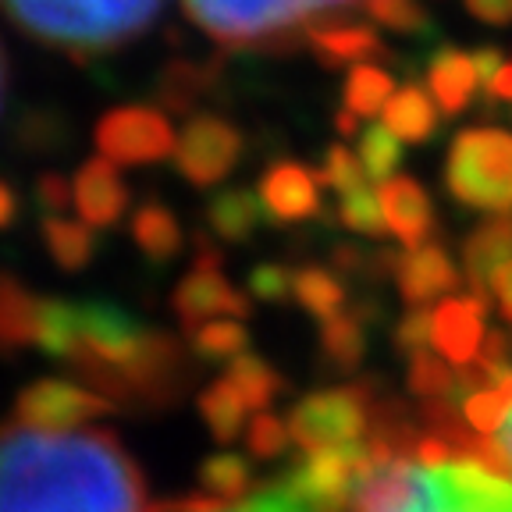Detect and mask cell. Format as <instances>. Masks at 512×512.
I'll return each mask as SVG.
<instances>
[{
    "instance_id": "8d00e7d4",
    "label": "cell",
    "mask_w": 512,
    "mask_h": 512,
    "mask_svg": "<svg viewBox=\"0 0 512 512\" xmlns=\"http://www.w3.org/2000/svg\"><path fill=\"white\" fill-rule=\"evenodd\" d=\"M360 164L367 168L370 182H388L402 164V143L384 125H370L360 136Z\"/></svg>"
},
{
    "instance_id": "d6986e66",
    "label": "cell",
    "mask_w": 512,
    "mask_h": 512,
    "mask_svg": "<svg viewBox=\"0 0 512 512\" xmlns=\"http://www.w3.org/2000/svg\"><path fill=\"white\" fill-rule=\"evenodd\" d=\"M427 89L445 118H459L480 89V72L473 54L459 47H438L427 57Z\"/></svg>"
},
{
    "instance_id": "ba28073f",
    "label": "cell",
    "mask_w": 512,
    "mask_h": 512,
    "mask_svg": "<svg viewBox=\"0 0 512 512\" xmlns=\"http://www.w3.org/2000/svg\"><path fill=\"white\" fill-rule=\"evenodd\" d=\"M178 320L189 328H200L207 320H242L249 317V296L221 274V253L210 242V235H196V264L178 281L171 296Z\"/></svg>"
},
{
    "instance_id": "9a60e30c",
    "label": "cell",
    "mask_w": 512,
    "mask_h": 512,
    "mask_svg": "<svg viewBox=\"0 0 512 512\" xmlns=\"http://www.w3.org/2000/svg\"><path fill=\"white\" fill-rule=\"evenodd\" d=\"M395 285L409 306H431L434 299H448V292H456L459 271L452 264V256L445 253V246L427 242V246L399 253Z\"/></svg>"
},
{
    "instance_id": "ab89813d",
    "label": "cell",
    "mask_w": 512,
    "mask_h": 512,
    "mask_svg": "<svg viewBox=\"0 0 512 512\" xmlns=\"http://www.w3.org/2000/svg\"><path fill=\"white\" fill-rule=\"evenodd\" d=\"M232 512H313L310 502L296 491V484L288 477H278L267 491H260L256 498H249L246 505Z\"/></svg>"
},
{
    "instance_id": "d590c367",
    "label": "cell",
    "mask_w": 512,
    "mask_h": 512,
    "mask_svg": "<svg viewBox=\"0 0 512 512\" xmlns=\"http://www.w3.org/2000/svg\"><path fill=\"white\" fill-rule=\"evenodd\" d=\"M317 178H320V185H328V189L335 192L338 200L349 196V192L370 189V178H367V168L360 164V153H352L349 146H342V143H335L324 153Z\"/></svg>"
},
{
    "instance_id": "d4e9b609",
    "label": "cell",
    "mask_w": 512,
    "mask_h": 512,
    "mask_svg": "<svg viewBox=\"0 0 512 512\" xmlns=\"http://www.w3.org/2000/svg\"><path fill=\"white\" fill-rule=\"evenodd\" d=\"M132 239L153 264H171L182 253V228L164 203L150 200L132 214Z\"/></svg>"
},
{
    "instance_id": "60d3db41",
    "label": "cell",
    "mask_w": 512,
    "mask_h": 512,
    "mask_svg": "<svg viewBox=\"0 0 512 512\" xmlns=\"http://www.w3.org/2000/svg\"><path fill=\"white\" fill-rule=\"evenodd\" d=\"M292 278L296 271H288L285 264H256L249 271V292L264 303H285L292 296Z\"/></svg>"
},
{
    "instance_id": "4dcf8cb0",
    "label": "cell",
    "mask_w": 512,
    "mask_h": 512,
    "mask_svg": "<svg viewBox=\"0 0 512 512\" xmlns=\"http://www.w3.org/2000/svg\"><path fill=\"white\" fill-rule=\"evenodd\" d=\"M253 488V470L242 456H232V452H217V456L203 459L200 466V491L217 502L232 505L239 498L249 495Z\"/></svg>"
},
{
    "instance_id": "3957f363",
    "label": "cell",
    "mask_w": 512,
    "mask_h": 512,
    "mask_svg": "<svg viewBox=\"0 0 512 512\" xmlns=\"http://www.w3.org/2000/svg\"><path fill=\"white\" fill-rule=\"evenodd\" d=\"M352 512H512V480L477 459H388L363 473Z\"/></svg>"
},
{
    "instance_id": "e575fe53",
    "label": "cell",
    "mask_w": 512,
    "mask_h": 512,
    "mask_svg": "<svg viewBox=\"0 0 512 512\" xmlns=\"http://www.w3.org/2000/svg\"><path fill=\"white\" fill-rule=\"evenodd\" d=\"M360 8L374 25L399 32V36H431L434 32L431 15L416 0H363Z\"/></svg>"
},
{
    "instance_id": "2e32d148",
    "label": "cell",
    "mask_w": 512,
    "mask_h": 512,
    "mask_svg": "<svg viewBox=\"0 0 512 512\" xmlns=\"http://www.w3.org/2000/svg\"><path fill=\"white\" fill-rule=\"evenodd\" d=\"M75 210L93 232H104L121 221V214L128 210V185L121 182L118 164H111L107 157L82 164L75 175Z\"/></svg>"
},
{
    "instance_id": "74e56055",
    "label": "cell",
    "mask_w": 512,
    "mask_h": 512,
    "mask_svg": "<svg viewBox=\"0 0 512 512\" xmlns=\"http://www.w3.org/2000/svg\"><path fill=\"white\" fill-rule=\"evenodd\" d=\"M338 221L356 235H377L388 232V224H384V214H381V200H377L374 189H360V192H349L338 200Z\"/></svg>"
},
{
    "instance_id": "c3c4849f",
    "label": "cell",
    "mask_w": 512,
    "mask_h": 512,
    "mask_svg": "<svg viewBox=\"0 0 512 512\" xmlns=\"http://www.w3.org/2000/svg\"><path fill=\"white\" fill-rule=\"evenodd\" d=\"M498 448H502V456H505V463H509V477H512V416H509V424L498 431Z\"/></svg>"
},
{
    "instance_id": "ac0fdd59",
    "label": "cell",
    "mask_w": 512,
    "mask_h": 512,
    "mask_svg": "<svg viewBox=\"0 0 512 512\" xmlns=\"http://www.w3.org/2000/svg\"><path fill=\"white\" fill-rule=\"evenodd\" d=\"M306 47L313 50L324 68H342V64H367V57H388V47L381 43L370 25L342 22V18H324L306 32Z\"/></svg>"
},
{
    "instance_id": "7dc6e473",
    "label": "cell",
    "mask_w": 512,
    "mask_h": 512,
    "mask_svg": "<svg viewBox=\"0 0 512 512\" xmlns=\"http://www.w3.org/2000/svg\"><path fill=\"white\" fill-rule=\"evenodd\" d=\"M18 217V192L8 182H0V228H11Z\"/></svg>"
},
{
    "instance_id": "e0dca14e",
    "label": "cell",
    "mask_w": 512,
    "mask_h": 512,
    "mask_svg": "<svg viewBox=\"0 0 512 512\" xmlns=\"http://www.w3.org/2000/svg\"><path fill=\"white\" fill-rule=\"evenodd\" d=\"M512 260V214H491L463 242V274L470 296L488 299L495 274Z\"/></svg>"
},
{
    "instance_id": "484cf974",
    "label": "cell",
    "mask_w": 512,
    "mask_h": 512,
    "mask_svg": "<svg viewBox=\"0 0 512 512\" xmlns=\"http://www.w3.org/2000/svg\"><path fill=\"white\" fill-rule=\"evenodd\" d=\"M466 427H470L477 438H498L512 416V370L495 381L480 384L477 392L466 395V402L459 406Z\"/></svg>"
},
{
    "instance_id": "5b68a950",
    "label": "cell",
    "mask_w": 512,
    "mask_h": 512,
    "mask_svg": "<svg viewBox=\"0 0 512 512\" xmlns=\"http://www.w3.org/2000/svg\"><path fill=\"white\" fill-rule=\"evenodd\" d=\"M352 4L363 0H182L185 15L224 50H292Z\"/></svg>"
},
{
    "instance_id": "52a82bcc",
    "label": "cell",
    "mask_w": 512,
    "mask_h": 512,
    "mask_svg": "<svg viewBox=\"0 0 512 512\" xmlns=\"http://www.w3.org/2000/svg\"><path fill=\"white\" fill-rule=\"evenodd\" d=\"M381 409L384 402L370 395V384H349V388H324L299 399L285 424L292 445H299L303 452L356 448L370 441Z\"/></svg>"
},
{
    "instance_id": "9c48e42d",
    "label": "cell",
    "mask_w": 512,
    "mask_h": 512,
    "mask_svg": "<svg viewBox=\"0 0 512 512\" xmlns=\"http://www.w3.org/2000/svg\"><path fill=\"white\" fill-rule=\"evenodd\" d=\"M175 128L157 107H114L100 118L96 125V146H100V157H107L111 164H125V168H136V164H157V160L171 157L175 153Z\"/></svg>"
},
{
    "instance_id": "7402d4cb",
    "label": "cell",
    "mask_w": 512,
    "mask_h": 512,
    "mask_svg": "<svg viewBox=\"0 0 512 512\" xmlns=\"http://www.w3.org/2000/svg\"><path fill=\"white\" fill-rule=\"evenodd\" d=\"M367 306L342 310L331 320H320V356L331 370H356L367 352Z\"/></svg>"
},
{
    "instance_id": "30bf717a",
    "label": "cell",
    "mask_w": 512,
    "mask_h": 512,
    "mask_svg": "<svg viewBox=\"0 0 512 512\" xmlns=\"http://www.w3.org/2000/svg\"><path fill=\"white\" fill-rule=\"evenodd\" d=\"M242 150H246V139H242V132L228 118L192 114L182 132H178L175 164L189 185L210 189V185L224 182V178L232 175Z\"/></svg>"
},
{
    "instance_id": "8fae6325",
    "label": "cell",
    "mask_w": 512,
    "mask_h": 512,
    "mask_svg": "<svg viewBox=\"0 0 512 512\" xmlns=\"http://www.w3.org/2000/svg\"><path fill=\"white\" fill-rule=\"evenodd\" d=\"M114 409H118L114 402L96 395L86 384L43 377V381L22 388L15 402V420L29 427H47V431H72V427H86L89 420L114 413Z\"/></svg>"
},
{
    "instance_id": "f35d334b",
    "label": "cell",
    "mask_w": 512,
    "mask_h": 512,
    "mask_svg": "<svg viewBox=\"0 0 512 512\" xmlns=\"http://www.w3.org/2000/svg\"><path fill=\"white\" fill-rule=\"evenodd\" d=\"M292 445V434H288V424L278 420L271 413H256L246 427V448L253 459H278L285 448Z\"/></svg>"
},
{
    "instance_id": "cb8c5ba5",
    "label": "cell",
    "mask_w": 512,
    "mask_h": 512,
    "mask_svg": "<svg viewBox=\"0 0 512 512\" xmlns=\"http://www.w3.org/2000/svg\"><path fill=\"white\" fill-rule=\"evenodd\" d=\"M409 392L424 406H463V370L431 352H416L409 356Z\"/></svg>"
},
{
    "instance_id": "f6af8a7d",
    "label": "cell",
    "mask_w": 512,
    "mask_h": 512,
    "mask_svg": "<svg viewBox=\"0 0 512 512\" xmlns=\"http://www.w3.org/2000/svg\"><path fill=\"white\" fill-rule=\"evenodd\" d=\"M484 100L488 104H512V61L505 57L502 68L484 82Z\"/></svg>"
},
{
    "instance_id": "277c9868",
    "label": "cell",
    "mask_w": 512,
    "mask_h": 512,
    "mask_svg": "<svg viewBox=\"0 0 512 512\" xmlns=\"http://www.w3.org/2000/svg\"><path fill=\"white\" fill-rule=\"evenodd\" d=\"M25 36L86 64L139 40L164 0H0Z\"/></svg>"
},
{
    "instance_id": "4fadbf2b",
    "label": "cell",
    "mask_w": 512,
    "mask_h": 512,
    "mask_svg": "<svg viewBox=\"0 0 512 512\" xmlns=\"http://www.w3.org/2000/svg\"><path fill=\"white\" fill-rule=\"evenodd\" d=\"M256 196L271 224H299L320 214V178L299 160H274L260 178Z\"/></svg>"
},
{
    "instance_id": "ffe728a7",
    "label": "cell",
    "mask_w": 512,
    "mask_h": 512,
    "mask_svg": "<svg viewBox=\"0 0 512 512\" xmlns=\"http://www.w3.org/2000/svg\"><path fill=\"white\" fill-rule=\"evenodd\" d=\"M43 299L32 296L15 274L0 271V356L36 349Z\"/></svg>"
},
{
    "instance_id": "b9f144b4",
    "label": "cell",
    "mask_w": 512,
    "mask_h": 512,
    "mask_svg": "<svg viewBox=\"0 0 512 512\" xmlns=\"http://www.w3.org/2000/svg\"><path fill=\"white\" fill-rule=\"evenodd\" d=\"M427 345H431V310L409 306V313H402L399 328H395V349L416 356V352H427Z\"/></svg>"
},
{
    "instance_id": "83f0119b",
    "label": "cell",
    "mask_w": 512,
    "mask_h": 512,
    "mask_svg": "<svg viewBox=\"0 0 512 512\" xmlns=\"http://www.w3.org/2000/svg\"><path fill=\"white\" fill-rule=\"evenodd\" d=\"M292 299L303 306L310 317L331 320L345 310V281L328 267H299L292 278Z\"/></svg>"
},
{
    "instance_id": "8992f818",
    "label": "cell",
    "mask_w": 512,
    "mask_h": 512,
    "mask_svg": "<svg viewBox=\"0 0 512 512\" xmlns=\"http://www.w3.org/2000/svg\"><path fill=\"white\" fill-rule=\"evenodd\" d=\"M445 189L470 210L512 214V132L463 128L448 146Z\"/></svg>"
},
{
    "instance_id": "6da1fadb",
    "label": "cell",
    "mask_w": 512,
    "mask_h": 512,
    "mask_svg": "<svg viewBox=\"0 0 512 512\" xmlns=\"http://www.w3.org/2000/svg\"><path fill=\"white\" fill-rule=\"evenodd\" d=\"M0 512H150L143 473L100 427H0Z\"/></svg>"
},
{
    "instance_id": "d6a6232c",
    "label": "cell",
    "mask_w": 512,
    "mask_h": 512,
    "mask_svg": "<svg viewBox=\"0 0 512 512\" xmlns=\"http://www.w3.org/2000/svg\"><path fill=\"white\" fill-rule=\"evenodd\" d=\"M395 96V79L384 68L374 64H356L345 79V111H352L356 118H374L388 107V100Z\"/></svg>"
},
{
    "instance_id": "1f68e13d",
    "label": "cell",
    "mask_w": 512,
    "mask_h": 512,
    "mask_svg": "<svg viewBox=\"0 0 512 512\" xmlns=\"http://www.w3.org/2000/svg\"><path fill=\"white\" fill-rule=\"evenodd\" d=\"M214 86V68L207 64H192V61H171L160 75L157 96L160 104L171 107V111H192L196 100H200L207 89Z\"/></svg>"
},
{
    "instance_id": "836d02e7",
    "label": "cell",
    "mask_w": 512,
    "mask_h": 512,
    "mask_svg": "<svg viewBox=\"0 0 512 512\" xmlns=\"http://www.w3.org/2000/svg\"><path fill=\"white\" fill-rule=\"evenodd\" d=\"M185 335H189V349L200 360H214V363L239 360L249 345V331L242 328L239 320H207L200 328H189Z\"/></svg>"
},
{
    "instance_id": "44dd1931",
    "label": "cell",
    "mask_w": 512,
    "mask_h": 512,
    "mask_svg": "<svg viewBox=\"0 0 512 512\" xmlns=\"http://www.w3.org/2000/svg\"><path fill=\"white\" fill-rule=\"evenodd\" d=\"M388 132H392L399 143H427V139L438 132V107H434V96L424 86H399V93L388 100L384 107V121Z\"/></svg>"
},
{
    "instance_id": "bcb514c9",
    "label": "cell",
    "mask_w": 512,
    "mask_h": 512,
    "mask_svg": "<svg viewBox=\"0 0 512 512\" xmlns=\"http://www.w3.org/2000/svg\"><path fill=\"white\" fill-rule=\"evenodd\" d=\"M491 292H495L498 310H502V317L512 324V260L502 267V271L495 274V285H491Z\"/></svg>"
},
{
    "instance_id": "4316f807",
    "label": "cell",
    "mask_w": 512,
    "mask_h": 512,
    "mask_svg": "<svg viewBox=\"0 0 512 512\" xmlns=\"http://www.w3.org/2000/svg\"><path fill=\"white\" fill-rule=\"evenodd\" d=\"M43 246L61 271H82L96 256V232L82 221L68 217H43Z\"/></svg>"
},
{
    "instance_id": "7c38bea8",
    "label": "cell",
    "mask_w": 512,
    "mask_h": 512,
    "mask_svg": "<svg viewBox=\"0 0 512 512\" xmlns=\"http://www.w3.org/2000/svg\"><path fill=\"white\" fill-rule=\"evenodd\" d=\"M488 299L480 296H448L431 310V345L441 352V360L452 367H473L480 345L488 338L484 331Z\"/></svg>"
},
{
    "instance_id": "681fc988",
    "label": "cell",
    "mask_w": 512,
    "mask_h": 512,
    "mask_svg": "<svg viewBox=\"0 0 512 512\" xmlns=\"http://www.w3.org/2000/svg\"><path fill=\"white\" fill-rule=\"evenodd\" d=\"M335 128H338V132H342V136H352V132L360 128V118H356V114L345 111V107H342V111L335 114Z\"/></svg>"
},
{
    "instance_id": "7bdbcfd3",
    "label": "cell",
    "mask_w": 512,
    "mask_h": 512,
    "mask_svg": "<svg viewBox=\"0 0 512 512\" xmlns=\"http://www.w3.org/2000/svg\"><path fill=\"white\" fill-rule=\"evenodd\" d=\"M36 203L47 217H57L68 203H75V185H68V178L57 171H47L36 182Z\"/></svg>"
},
{
    "instance_id": "5bb4252c",
    "label": "cell",
    "mask_w": 512,
    "mask_h": 512,
    "mask_svg": "<svg viewBox=\"0 0 512 512\" xmlns=\"http://www.w3.org/2000/svg\"><path fill=\"white\" fill-rule=\"evenodd\" d=\"M377 200H381V214L388 232L402 242L406 249L427 246L434 232V207L427 189L416 178L395 175L388 182L377 185Z\"/></svg>"
},
{
    "instance_id": "f1b7e54d",
    "label": "cell",
    "mask_w": 512,
    "mask_h": 512,
    "mask_svg": "<svg viewBox=\"0 0 512 512\" xmlns=\"http://www.w3.org/2000/svg\"><path fill=\"white\" fill-rule=\"evenodd\" d=\"M246 413H249V406L242 402V395L235 392L228 377H221V381H214L210 388H203L200 392L203 424L210 427V434H214L221 445H228V441L239 438L242 427H246Z\"/></svg>"
},
{
    "instance_id": "f546056e",
    "label": "cell",
    "mask_w": 512,
    "mask_h": 512,
    "mask_svg": "<svg viewBox=\"0 0 512 512\" xmlns=\"http://www.w3.org/2000/svg\"><path fill=\"white\" fill-rule=\"evenodd\" d=\"M224 377L232 381V388L242 395V402H246L249 409H260V413L285 392V377H281L267 360L249 356V352H242L239 360L228 363V374Z\"/></svg>"
},
{
    "instance_id": "7a4b0ae2",
    "label": "cell",
    "mask_w": 512,
    "mask_h": 512,
    "mask_svg": "<svg viewBox=\"0 0 512 512\" xmlns=\"http://www.w3.org/2000/svg\"><path fill=\"white\" fill-rule=\"evenodd\" d=\"M36 349L114 406H164L185 384L182 345L107 299H43Z\"/></svg>"
},
{
    "instance_id": "ee69618b",
    "label": "cell",
    "mask_w": 512,
    "mask_h": 512,
    "mask_svg": "<svg viewBox=\"0 0 512 512\" xmlns=\"http://www.w3.org/2000/svg\"><path fill=\"white\" fill-rule=\"evenodd\" d=\"M477 22L484 25H512V0H463Z\"/></svg>"
},
{
    "instance_id": "f907efd6",
    "label": "cell",
    "mask_w": 512,
    "mask_h": 512,
    "mask_svg": "<svg viewBox=\"0 0 512 512\" xmlns=\"http://www.w3.org/2000/svg\"><path fill=\"white\" fill-rule=\"evenodd\" d=\"M0 104H4V54H0Z\"/></svg>"
},
{
    "instance_id": "603a6c76",
    "label": "cell",
    "mask_w": 512,
    "mask_h": 512,
    "mask_svg": "<svg viewBox=\"0 0 512 512\" xmlns=\"http://www.w3.org/2000/svg\"><path fill=\"white\" fill-rule=\"evenodd\" d=\"M210 232L221 242H246L264 224V207L253 189H228L217 192L207 207Z\"/></svg>"
}]
</instances>
